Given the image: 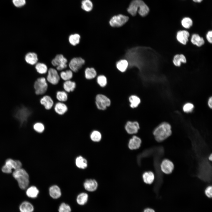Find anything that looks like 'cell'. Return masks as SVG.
<instances>
[{
    "mask_svg": "<svg viewBox=\"0 0 212 212\" xmlns=\"http://www.w3.org/2000/svg\"><path fill=\"white\" fill-rule=\"evenodd\" d=\"M191 41L193 44L198 47L202 46L205 43L203 38L196 34H193L192 35Z\"/></svg>",
    "mask_w": 212,
    "mask_h": 212,
    "instance_id": "24",
    "label": "cell"
},
{
    "mask_svg": "<svg viewBox=\"0 0 212 212\" xmlns=\"http://www.w3.org/2000/svg\"><path fill=\"white\" fill-rule=\"evenodd\" d=\"M171 134V126L169 124L166 122L160 124L153 131V134L155 140L159 142L165 140Z\"/></svg>",
    "mask_w": 212,
    "mask_h": 212,
    "instance_id": "1",
    "label": "cell"
},
{
    "mask_svg": "<svg viewBox=\"0 0 212 212\" xmlns=\"http://www.w3.org/2000/svg\"><path fill=\"white\" fill-rule=\"evenodd\" d=\"M208 105L209 107L210 108H212V97H210L208 99Z\"/></svg>",
    "mask_w": 212,
    "mask_h": 212,
    "instance_id": "48",
    "label": "cell"
},
{
    "mask_svg": "<svg viewBox=\"0 0 212 212\" xmlns=\"http://www.w3.org/2000/svg\"><path fill=\"white\" fill-rule=\"evenodd\" d=\"M205 195L208 198H211L212 196V187L211 186H208L205 191Z\"/></svg>",
    "mask_w": 212,
    "mask_h": 212,
    "instance_id": "45",
    "label": "cell"
},
{
    "mask_svg": "<svg viewBox=\"0 0 212 212\" xmlns=\"http://www.w3.org/2000/svg\"><path fill=\"white\" fill-rule=\"evenodd\" d=\"M80 35L78 33H76L71 34L69 35L68 41L71 45L75 46L80 43Z\"/></svg>",
    "mask_w": 212,
    "mask_h": 212,
    "instance_id": "25",
    "label": "cell"
},
{
    "mask_svg": "<svg viewBox=\"0 0 212 212\" xmlns=\"http://www.w3.org/2000/svg\"><path fill=\"white\" fill-rule=\"evenodd\" d=\"M33 127L35 131L39 133L43 132L45 129L44 125L42 123L40 122L35 123Z\"/></svg>",
    "mask_w": 212,
    "mask_h": 212,
    "instance_id": "41",
    "label": "cell"
},
{
    "mask_svg": "<svg viewBox=\"0 0 212 212\" xmlns=\"http://www.w3.org/2000/svg\"><path fill=\"white\" fill-rule=\"evenodd\" d=\"M12 175L17 181L20 188L25 189L28 187L29 183V176L24 169L21 168L14 170Z\"/></svg>",
    "mask_w": 212,
    "mask_h": 212,
    "instance_id": "2",
    "label": "cell"
},
{
    "mask_svg": "<svg viewBox=\"0 0 212 212\" xmlns=\"http://www.w3.org/2000/svg\"><path fill=\"white\" fill-rule=\"evenodd\" d=\"M30 114V112L28 109L24 107L18 110L15 115V117L22 124L27 120Z\"/></svg>",
    "mask_w": 212,
    "mask_h": 212,
    "instance_id": "11",
    "label": "cell"
},
{
    "mask_svg": "<svg viewBox=\"0 0 212 212\" xmlns=\"http://www.w3.org/2000/svg\"><path fill=\"white\" fill-rule=\"evenodd\" d=\"M130 107L133 109L137 108L141 102V100L138 96L135 95L130 96L128 98Z\"/></svg>",
    "mask_w": 212,
    "mask_h": 212,
    "instance_id": "22",
    "label": "cell"
},
{
    "mask_svg": "<svg viewBox=\"0 0 212 212\" xmlns=\"http://www.w3.org/2000/svg\"><path fill=\"white\" fill-rule=\"evenodd\" d=\"M25 59L28 63L33 65L37 63L38 59L37 54L34 52H29L26 55Z\"/></svg>",
    "mask_w": 212,
    "mask_h": 212,
    "instance_id": "21",
    "label": "cell"
},
{
    "mask_svg": "<svg viewBox=\"0 0 212 212\" xmlns=\"http://www.w3.org/2000/svg\"><path fill=\"white\" fill-rule=\"evenodd\" d=\"M48 87V82L46 78L44 77L37 78L34 85L35 93L37 95L44 94L47 92Z\"/></svg>",
    "mask_w": 212,
    "mask_h": 212,
    "instance_id": "3",
    "label": "cell"
},
{
    "mask_svg": "<svg viewBox=\"0 0 212 212\" xmlns=\"http://www.w3.org/2000/svg\"><path fill=\"white\" fill-rule=\"evenodd\" d=\"M35 68L37 72L40 74H46L48 69L47 65L42 62L37 63L36 64Z\"/></svg>",
    "mask_w": 212,
    "mask_h": 212,
    "instance_id": "34",
    "label": "cell"
},
{
    "mask_svg": "<svg viewBox=\"0 0 212 212\" xmlns=\"http://www.w3.org/2000/svg\"><path fill=\"white\" fill-rule=\"evenodd\" d=\"M111 103L110 99L106 95L101 94H97L95 97V104L99 110H104L109 107Z\"/></svg>",
    "mask_w": 212,
    "mask_h": 212,
    "instance_id": "4",
    "label": "cell"
},
{
    "mask_svg": "<svg viewBox=\"0 0 212 212\" xmlns=\"http://www.w3.org/2000/svg\"><path fill=\"white\" fill-rule=\"evenodd\" d=\"M85 60L80 57L73 58L70 61L69 66L70 69L73 72H77L85 64Z\"/></svg>",
    "mask_w": 212,
    "mask_h": 212,
    "instance_id": "7",
    "label": "cell"
},
{
    "mask_svg": "<svg viewBox=\"0 0 212 212\" xmlns=\"http://www.w3.org/2000/svg\"><path fill=\"white\" fill-rule=\"evenodd\" d=\"M84 187L87 191L92 192L95 191L98 187V183L94 179L86 180L84 183Z\"/></svg>",
    "mask_w": 212,
    "mask_h": 212,
    "instance_id": "18",
    "label": "cell"
},
{
    "mask_svg": "<svg viewBox=\"0 0 212 212\" xmlns=\"http://www.w3.org/2000/svg\"><path fill=\"white\" fill-rule=\"evenodd\" d=\"M141 142V140L139 137L134 135L129 140L128 147L132 150L138 149L140 146Z\"/></svg>",
    "mask_w": 212,
    "mask_h": 212,
    "instance_id": "16",
    "label": "cell"
},
{
    "mask_svg": "<svg viewBox=\"0 0 212 212\" xmlns=\"http://www.w3.org/2000/svg\"><path fill=\"white\" fill-rule=\"evenodd\" d=\"M90 138L92 141L94 142H99L102 139V134L99 130H94L91 132Z\"/></svg>",
    "mask_w": 212,
    "mask_h": 212,
    "instance_id": "35",
    "label": "cell"
},
{
    "mask_svg": "<svg viewBox=\"0 0 212 212\" xmlns=\"http://www.w3.org/2000/svg\"><path fill=\"white\" fill-rule=\"evenodd\" d=\"M75 164L80 169H85L87 166V160L82 156H79L76 158Z\"/></svg>",
    "mask_w": 212,
    "mask_h": 212,
    "instance_id": "33",
    "label": "cell"
},
{
    "mask_svg": "<svg viewBox=\"0 0 212 212\" xmlns=\"http://www.w3.org/2000/svg\"><path fill=\"white\" fill-rule=\"evenodd\" d=\"M47 73L46 79L47 82L53 85L58 84L60 78L57 70L54 68H50L48 69Z\"/></svg>",
    "mask_w": 212,
    "mask_h": 212,
    "instance_id": "8",
    "label": "cell"
},
{
    "mask_svg": "<svg viewBox=\"0 0 212 212\" xmlns=\"http://www.w3.org/2000/svg\"><path fill=\"white\" fill-rule=\"evenodd\" d=\"M14 5L17 7H20L24 6L26 4L25 0H12Z\"/></svg>",
    "mask_w": 212,
    "mask_h": 212,
    "instance_id": "44",
    "label": "cell"
},
{
    "mask_svg": "<svg viewBox=\"0 0 212 212\" xmlns=\"http://www.w3.org/2000/svg\"><path fill=\"white\" fill-rule=\"evenodd\" d=\"M22 164L19 160H14L11 159H7L5 165L2 167V171L5 173H11L12 169L14 170L21 168Z\"/></svg>",
    "mask_w": 212,
    "mask_h": 212,
    "instance_id": "6",
    "label": "cell"
},
{
    "mask_svg": "<svg viewBox=\"0 0 212 212\" xmlns=\"http://www.w3.org/2000/svg\"><path fill=\"white\" fill-rule=\"evenodd\" d=\"M149 11V9L148 7L143 1L138 11V13L141 16L144 17L146 16L148 14Z\"/></svg>",
    "mask_w": 212,
    "mask_h": 212,
    "instance_id": "39",
    "label": "cell"
},
{
    "mask_svg": "<svg viewBox=\"0 0 212 212\" xmlns=\"http://www.w3.org/2000/svg\"><path fill=\"white\" fill-rule=\"evenodd\" d=\"M97 75V72L93 67H87L85 70V79L87 80L93 79Z\"/></svg>",
    "mask_w": 212,
    "mask_h": 212,
    "instance_id": "23",
    "label": "cell"
},
{
    "mask_svg": "<svg viewBox=\"0 0 212 212\" xmlns=\"http://www.w3.org/2000/svg\"><path fill=\"white\" fill-rule=\"evenodd\" d=\"M142 177L144 182L145 183L148 184H152L155 178L154 173L151 171L144 173Z\"/></svg>",
    "mask_w": 212,
    "mask_h": 212,
    "instance_id": "29",
    "label": "cell"
},
{
    "mask_svg": "<svg viewBox=\"0 0 212 212\" xmlns=\"http://www.w3.org/2000/svg\"><path fill=\"white\" fill-rule=\"evenodd\" d=\"M93 7L92 2L90 0H83L81 3V8L87 12L91 11Z\"/></svg>",
    "mask_w": 212,
    "mask_h": 212,
    "instance_id": "37",
    "label": "cell"
},
{
    "mask_svg": "<svg viewBox=\"0 0 212 212\" xmlns=\"http://www.w3.org/2000/svg\"><path fill=\"white\" fill-rule=\"evenodd\" d=\"M128 20L127 16L120 14L113 16L110 19L109 23L112 27H119L124 25Z\"/></svg>",
    "mask_w": 212,
    "mask_h": 212,
    "instance_id": "9",
    "label": "cell"
},
{
    "mask_svg": "<svg viewBox=\"0 0 212 212\" xmlns=\"http://www.w3.org/2000/svg\"><path fill=\"white\" fill-rule=\"evenodd\" d=\"M203 0H193V1L195 2L200 3Z\"/></svg>",
    "mask_w": 212,
    "mask_h": 212,
    "instance_id": "49",
    "label": "cell"
},
{
    "mask_svg": "<svg viewBox=\"0 0 212 212\" xmlns=\"http://www.w3.org/2000/svg\"><path fill=\"white\" fill-rule=\"evenodd\" d=\"M194 107V106L193 104L188 102L186 103L184 105L183 109L185 112L189 113L193 111Z\"/></svg>",
    "mask_w": 212,
    "mask_h": 212,
    "instance_id": "43",
    "label": "cell"
},
{
    "mask_svg": "<svg viewBox=\"0 0 212 212\" xmlns=\"http://www.w3.org/2000/svg\"><path fill=\"white\" fill-rule=\"evenodd\" d=\"M19 210L21 212H32L34 210V208L31 203L25 201L20 205Z\"/></svg>",
    "mask_w": 212,
    "mask_h": 212,
    "instance_id": "26",
    "label": "cell"
},
{
    "mask_svg": "<svg viewBox=\"0 0 212 212\" xmlns=\"http://www.w3.org/2000/svg\"><path fill=\"white\" fill-rule=\"evenodd\" d=\"M50 196L52 198L55 199L59 198L62 195L61 189L57 185H53L51 186L49 189Z\"/></svg>",
    "mask_w": 212,
    "mask_h": 212,
    "instance_id": "19",
    "label": "cell"
},
{
    "mask_svg": "<svg viewBox=\"0 0 212 212\" xmlns=\"http://www.w3.org/2000/svg\"><path fill=\"white\" fill-rule=\"evenodd\" d=\"M162 171L166 174H169L173 171L174 165L173 163L168 159L163 161L160 165Z\"/></svg>",
    "mask_w": 212,
    "mask_h": 212,
    "instance_id": "14",
    "label": "cell"
},
{
    "mask_svg": "<svg viewBox=\"0 0 212 212\" xmlns=\"http://www.w3.org/2000/svg\"><path fill=\"white\" fill-rule=\"evenodd\" d=\"M67 59L62 54H58L55 56L51 61L52 64L56 67L57 71H62L67 67Z\"/></svg>",
    "mask_w": 212,
    "mask_h": 212,
    "instance_id": "5",
    "label": "cell"
},
{
    "mask_svg": "<svg viewBox=\"0 0 212 212\" xmlns=\"http://www.w3.org/2000/svg\"><path fill=\"white\" fill-rule=\"evenodd\" d=\"M56 97L58 102H64L68 99L67 93L64 90H59L56 92Z\"/></svg>",
    "mask_w": 212,
    "mask_h": 212,
    "instance_id": "30",
    "label": "cell"
},
{
    "mask_svg": "<svg viewBox=\"0 0 212 212\" xmlns=\"http://www.w3.org/2000/svg\"><path fill=\"white\" fill-rule=\"evenodd\" d=\"M142 212H155V211L152 208H147L144 209Z\"/></svg>",
    "mask_w": 212,
    "mask_h": 212,
    "instance_id": "47",
    "label": "cell"
},
{
    "mask_svg": "<svg viewBox=\"0 0 212 212\" xmlns=\"http://www.w3.org/2000/svg\"><path fill=\"white\" fill-rule=\"evenodd\" d=\"M88 199V195L87 193L82 192L80 193L76 198L77 203L80 205L83 206L85 204Z\"/></svg>",
    "mask_w": 212,
    "mask_h": 212,
    "instance_id": "28",
    "label": "cell"
},
{
    "mask_svg": "<svg viewBox=\"0 0 212 212\" xmlns=\"http://www.w3.org/2000/svg\"><path fill=\"white\" fill-rule=\"evenodd\" d=\"M54 110L58 115H62L65 114L68 110L67 105L64 102H58L54 104Z\"/></svg>",
    "mask_w": 212,
    "mask_h": 212,
    "instance_id": "15",
    "label": "cell"
},
{
    "mask_svg": "<svg viewBox=\"0 0 212 212\" xmlns=\"http://www.w3.org/2000/svg\"><path fill=\"white\" fill-rule=\"evenodd\" d=\"M124 128L127 134L132 135L138 133L140 126L139 123L137 121H128L126 122Z\"/></svg>",
    "mask_w": 212,
    "mask_h": 212,
    "instance_id": "10",
    "label": "cell"
},
{
    "mask_svg": "<svg viewBox=\"0 0 212 212\" xmlns=\"http://www.w3.org/2000/svg\"><path fill=\"white\" fill-rule=\"evenodd\" d=\"M212 31L211 30L208 31L206 35V38L208 42L210 43L212 42Z\"/></svg>",
    "mask_w": 212,
    "mask_h": 212,
    "instance_id": "46",
    "label": "cell"
},
{
    "mask_svg": "<svg viewBox=\"0 0 212 212\" xmlns=\"http://www.w3.org/2000/svg\"><path fill=\"white\" fill-rule=\"evenodd\" d=\"M190 36L189 32L185 30L178 31L177 33V40L181 44L186 45L188 41V38Z\"/></svg>",
    "mask_w": 212,
    "mask_h": 212,
    "instance_id": "17",
    "label": "cell"
},
{
    "mask_svg": "<svg viewBox=\"0 0 212 212\" xmlns=\"http://www.w3.org/2000/svg\"><path fill=\"white\" fill-rule=\"evenodd\" d=\"M128 65L127 61L125 59H122L118 61L116 64L118 69L121 72H124L126 70Z\"/></svg>",
    "mask_w": 212,
    "mask_h": 212,
    "instance_id": "36",
    "label": "cell"
},
{
    "mask_svg": "<svg viewBox=\"0 0 212 212\" xmlns=\"http://www.w3.org/2000/svg\"><path fill=\"white\" fill-rule=\"evenodd\" d=\"M181 23L184 28L189 29L192 25L193 22L191 18L188 17H185L182 19Z\"/></svg>",
    "mask_w": 212,
    "mask_h": 212,
    "instance_id": "40",
    "label": "cell"
},
{
    "mask_svg": "<svg viewBox=\"0 0 212 212\" xmlns=\"http://www.w3.org/2000/svg\"><path fill=\"white\" fill-rule=\"evenodd\" d=\"M58 210L59 212H71V209L68 204L62 203L59 206Z\"/></svg>",
    "mask_w": 212,
    "mask_h": 212,
    "instance_id": "42",
    "label": "cell"
},
{
    "mask_svg": "<svg viewBox=\"0 0 212 212\" xmlns=\"http://www.w3.org/2000/svg\"><path fill=\"white\" fill-rule=\"evenodd\" d=\"M39 192V190L36 186H32L27 189L26 194L29 198H35L37 197Z\"/></svg>",
    "mask_w": 212,
    "mask_h": 212,
    "instance_id": "32",
    "label": "cell"
},
{
    "mask_svg": "<svg viewBox=\"0 0 212 212\" xmlns=\"http://www.w3.org/2000/svg\"><path fill=\"white\" fill-rule=\"evenodd\" d=\"M143 1L142 0H132L127 9L128 12L132 16H135Z\"/></svg>",
    "mask_w": 212,
    "mask_h": 212,
    "instance_id": "12",
    "label": "cell"
},
{
    "mask_svg": "<svg viewBox=\"0 0 212 212\" xmlns=\"http://www.w3.org/2000/svg\"><path fill=\"white\" fill-rule=\"evenodd\" d=\"M40 104L47 110H51L54 105V102L52 98L49 95H45L40 99Z\"/></svg>",
    "mask_w": 212,
    "mask_h": 212,
    "instance_id": "13",
    "label": "cell"
},
{
    "mask_svg": "<svg viewBox=\"0 0 212 212\" xmlns=\"http://www.w3.org/2000/svg\"><path fill=\"white\" fill-rule=\"evenodd\" d=\"M59 76L60 78L64 81L70 80L73 76V72L70 69L61 71Z\"/></svg>",
    "mask_w": 212,
    "mask_h": 212,
    "instance_id": "31",
    "label": "cell"
},
{
    "mask_svg": "<svg viewBox=\"0 0 212 212\" xmlns=\"http://www.w3.org/2000/svg\"><path fill=\"white\" fill-rule=\"evenodd\" d=\"M107 78L104 75H100L97 78L96 82L100 87H104L107 85Z\"/></svg>",
    "mask_w": 212,
    "mask_h": 212,
    "instance_id": "38",
    "label": "cell"
},
{
    "mask_svg": "<svg viewBox=\"0 0 212 212\" xmlns=\"http://www.w3.org/2000/svg\"><path fill=\"white\" fill-rule=\"evenodd\" d=\"M76 87V83L71 80L65 81L63 84L64 90L67 93L73 92Z\"/></svg>",
    "mask_w": 212,
    "mask_h": 212,
    "instance_id": "20",
    "label": "cell"
},
{
    "mask_svg": "<svg viewBox=\"0 0 212 212\" xmlns=\"http://www.w3.org/2000/svg\"><path fill=\"white\" fill-rule=\"evenodd\" d=\"M208 159L209 160L211 161L212 160V155L211 154L208 157Z\"/></svg>",
    "mask_w": 212,
    "mask_h": 212,
    "instance_id": "50",
    "label": "cell"
},
{
    "mask_svg": "<svg viewBox=\"0 0 212 212\" xmlns=\"http://www.w3.org/2000/svg\"><path fill=\"white\" fill-rule=\"evenodd\" d=\"M187 61L185 56L183 54H177L174 57L173 62L174 64L176 66L179 67L181 65V63H186Z\"/></svg>",
    "mask_w": 212,
    "mask_h": 212,
    "instance_id": "27",
    "label": "cell"
}]
</instances>
